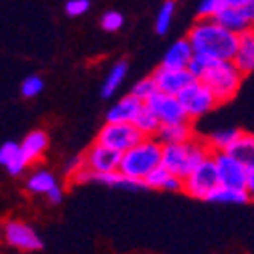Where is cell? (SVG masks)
Instances as JSON below:
<instances>
[{
  "instance_id": "obj_8",
  "label": "cell",
  "mask_w": 254,
  "mask_h": 254,
  "mask_svg": "<svg viewBox=\"0 0 254 254\" xmlns=\"http://www.w3.org/2000/svg\"><path fill=\"white\" fill-rule=\"evenodd\" d=\"M212 162H214L220 186L244 190V182H246L248 170L236 160L232 153H228V151H216V153H212Z\"/></svg>"
},
{
  "instance_id": "obj_31",
  "label": "cell",
  "mask_w": 254,
  "mask_h": 254,
  "mask_svg": "<svg viewBox=\"0 0 254 254\" xmlns=\"http://www.w3.org/2000/svg\"><path fill=\"white\" fill-rule=\"evenodd\" d=\"M101 26L105 33H117V30H121L123 26V14L117 12V10H109L101 16Z\"/></svg>"
},
{
  "instance_id": "obj_17",
  "label": "cell",
  "mask_w": 254,
  "mask_h": 254,
  "mask_svg": "<svg viewBox=\"0 0 254 254\" xmlns=\"http://www.w3.org/2000/svg\"><path fill=\"white\" fill-rule=\"evenodd\" d=\"M160 139L162 145H168V143H186L192 137H196V131H194V125L192 121H180V123H172V125H162L160 131L155 135Z\"/></svg>"
},
{
  "instance_id": "obj_10",
  "label": "cell",
  "mask_w": 254,
  "mask_h": 254,
  "mask_svg": "<svg viewBox=\"0 0 254 254\" xmlns=\"http://www.w3.org/2000/svg\"><path fill=\"white\" fill-rule=\"evenodd\" d=\"M162 125H172V123H180V121H188L184 107L180 103L178 97L174 95H166V93H153L151 97L143 103Z\"/></svg>"
},
{
  "instance_id": "obj_7",
  "label": "cell",
  "mask_w": 254,
  "mask_h": 254,
  "mask_svg": "<svg viewBox=\"0 0 254 254\" xmlns=\"http://www.w3.org/2000/svg\"><path fill=\"white\" fill-rule=\"evenodd\" d=\"M141 139H143V135L133 123H109V121H105V125L97 133V143L107 145L119 153L133 147Z\"/></svg>"
},
{
  "instance_id": "obj_36",
  "label": "cell",
  "mask_w": 254,
  "mask_h": 254,
  "mask_svg": "<svg viewBox=\"0 0 254 254\" xmlns=\"http://www.w3.org/2000/svg\"><path fill=\"white\" fill-rule=\"evenodd\" d=\"M226 6H236V8H242V6H248L252 4L254 0H224Z\"/></svg>"
},
{
  "instance_id": "obj_14",
  "label": "cell",
  "mask_w": 254,
  "mask_h": 254,
  "mask_svg": "<svg viewBox=\"0 0 254 254\" xmlns=\"http://www.w3.org/2000/svg\"><path fill=\"white\" fill-rule=\"evenodd\" d=\"M232 63L244 75L254 73V28L244 30V33L238 35V47Z\"/></svg>"
},
{
  "instance_id": "obj_3",
  "label": "cell",
  "mask_w": 254,
  "mask_h": 254,
  "mask_svg": "<svg viewBox=\"0 0 254 254\" xmlns=\"http://www.w3.org/2000/svg\"><path fill=\"white\" fill-rule=\"evenodd\" d=\"M212 155L206 139L192 137L186 143H168L162 147V166L168 168L178 178H186L194 168H198L204 160Z\"/></svg>"
},
{
  "instance_id": "obj_35",
  "label": "cell",
  "mask_w": 254,
  "mask_h": 254,
  "mask_svg": "<svg viewBox=\"0 0 254 254\" xmlns=\"http://www.w3.org/2000/svg\"><path fill=\"white\" fill-rule=\"evenodd\" d=\"M45 198H47L51 204H61V202H63V188H61V186L53 188V190H51V192H49Z\"/></svg>"
},
{
  "instance_id": "obj_27",
  "label": "cell",
  "mask_w": 254,
  "mask_h": 254,
  "mask_svg": "<svg viewBox=\"0 0 254 254\" xmlns=\"http://www.w3.org/2000/svg\"><path fill=\"white\" fill-rule=\"evenodd\" d=\"M174 14H176V2L174 0H166V2L160 6L157 10V16H155V30L157 35H166L170 26H172V20H174Z\"/></svg>"
},
{
  "instance_id": "obj_9",
  "label": "cell",
  "mask_w": 254,
  "mask_h": 254,
  "mask_svg": "<svg viewBox=\"0 0 254 254\" xmlns=\"http://www.w3.org/2000/svg\"><path fill=\"white\" fill-rule=\"evenodd\" d=\"M2 238L8 246L22 250V252H37L43 248V240L39 232L20 220H8L2 226Z\"/></svg>"
},
{
  "instance_id": "obj_33",
  "label": "cell",
  "mask_w": 254,
  "mask_h": 254,
  "mask_svg": "<svg viewBox=\"0 0 254 254\" xmlns=\"http://www.w3.org/2000/svg\"><path fill=\"white\" fill-rule=\"evenodd\" d=\"M244 192H246V196H248V202H254V168L248 170V174H246Z\"/></svg>"
},
{
  "instance_id": "obj_13",
  "label": "cell",
  "mask_w": 254,
  "mask_h": 254,
  "mask_svg": "<svg viewBox=\"0 0 254 254\" xmlns=\"http://www.w3.org/2000/svg\"><path fill=\"white\" fill-rule=\"evenodd\" d=\"M216 20L228 28L230 33H244V30H250L254 28V2L248 4V6H242V8H236V6H224L220 10V14L216 16Z\"/></svg>"
},
{
  "instance_id": "obj_32",
  "label": "cell",
  "mask_w": 254,
  "mask_h": 254,
  "mask_svg": "<svg viewBox=\"0 0 254 254\" xmlns=\"http://www.w3.org/2000/svg\"><path fill=\"white\" fill-rule=\"evenodd\" d=\"M89 8H91L89 0H67V2H65V12H67V16H71V18L83 16Z\"/></svg>"
},
{
  "instance_id": "obj_19",
  "label": "cell",
  "mask_w": 254,
  "mask_h": 254,
  "mask_svg": "<svg viewBox=\"0 0 254 254\" xmlns=\"http://www.w3.org/2000/svg\"><path fill=\"white\" fill-rule=\"evenodd\" d=\"M192 57H194L192 45L188 43V39H180V41H176L166 51L164 61H162V67H168V69H188Z\"/></svg>"
},
{
  "instance_id": "obj_20",
  "label": "cell",
  "mask_w": 254,
  "mask_h": 254,
  "mask_svg": "<svg viewBox=\"0 0 254 254\" xmlns=\"http://www.w3.org/2000/svg\"><path fill=\"white\" fill-rule=\"evenodd\" d=\"M143 186L151 190H164V192H182V178H178L164 166H157L143 180Z\"/></svg>"
},
{
  "instance_id": "obj_34",
  "label": "cell",
  "mask_w": 254,
  "mask_h": 254,
  "mask_svg": "<svg viewBox=\"0 0 254 254\" xmlns=\"http://www.w3.org/2000/svg\"><path fill=\"white\" fill-rule=\"evenodd\" d=\"M85 166H83V155L81 157H73V160L67 164V168H65V172H67V176L69 178H73L77 172H81Z\"/></svg>"
},
{
  "instance_id": "obj_1",
  "label": "cell",
  "mask_w": 254,
  "mask_h": 254,
  "mask_svg": "<svg viewBox=\"0 0 254 254\" xmlns=\"http://www.w3.org/2000/svg\"><path fill=\"white\" fill-rule=\"evenodd\" d=\"M188 43L192 45L196 55H204L214 61H232L238 47V35L230 33L216 18H200L190 28Z\"/></svg>"
},
{
  "instance_id": "obj_22",
  "label": "cell",
  "mask_w": 254,
  "mask_h": 254,
  "mask_svg": "<svg viewBox=\"0 0 254 254\" xmlns=\"http://www.w3.org/2000/svg\"><path fill=\"white\" fill-rule=\"evenodd\" d=\"M59 182L57 178L49 172V170H37L28 176L26 180V190L30 194H35V196H47L53 188H57Z\"/></svg>"
},
{
  "instance_id": "obj_11",
  "label": "cell",
  "mask_w": 254,
  "mask_h": 254,
  "mask_svg": "<svg viewBox=\"0 0 254 254\" xmlns=\"http://www.w3.org/2000/svg\"><path fill=\"white\" fill-rule=\"evenodd\" d=\"M119 160H121L119 151L95 141L83 155V166L91 174H109L119 170Z\"/></svg>"
},
{
  "instance_id": "obj_2",
  "label": "cell",
  "mask_w": 254,
  "mask_h": 254,
  "mask_svg": "<svg viewBox=\"0 0 254 254\" xmlns=\"http://www.w3.org/2000/svg\"><path fill=\"white\" fill-rule=\"evenodd\" d=\"M162 143L157 137H143L133 147L121 153L119 160V174L133 182H141L157 168L162 166Z\"/></svg>"
},
{
  "instance_id": "obj_16",
  "label": "cell",
  "mask_w": 254,
  "mask_h": 254,
  "mask_svg": "<svg viewBox=\"0 0 254 254\" xmlns=\"http://www.w3.org/2000/svg\"><path fill=\"white\" fill-rule=\"evenodd\" d=\"M141 107H143V103L139 101V99H135L133 95L129 93L127 97H123V99H119L109 111H107V121L109 123H133V119H135V115L141 111Z\"/></svg>"
},
{
  "instance_id": "obj_21",
  "label": "cell",
  "mask_w": 254,
  "mask_h": 254,
  "mask_svg": "<svg viewBox=\"0 0 254 254\" xmlns=\"http://www.w3.org/2000/svg\"><path fill=\"white\" fill-rule=\"evenodd\" d=\"M228 153H232L246 170H252L254 168V133L240 131L236 141L230 145Z\"/></svg>"
},
{
  "instance_id": "obj_25",
  "label": "cell",
  "mask_w": 254,
  "mask_h": 254,
  "mask_svg": "<svg viewBox=\"0 0 254 254\" xmlns=\"http://www.w3.org/2000/svg\"><path fill=\"white\" fill-rule=\"evenodd\" d=\"M208 202H218V204H246L248 202V196H246L244 190L218 186L214 192L210 194Z\"/></svg>"
},
{
  "instance_id": "obj_12",
  "label": "cell",
  "mask_w": 254,
  "mask_h": 254,
  "mask_svg": "<svg viewBox=\"0 0 254 254\" xmlns=\"http://www.w3.org/2000/svg\"><path fill=\"white\" fill-rule=\"evenodd\" d=\"M157 93H166V95H178L194 81V77L190 75L188 69H168V67H157V71L151 75Z\"/></svg>"
},
{
  "instance_id": "obj_23",
  "label": "cell",
  "mask_w": 254,
  "mask_h": 254,
  "mask_svg": "<svg viewBox=\"0 0 254 254\" xmlns=\"http://www.w3.org/2000/svg\"><path fill=\"white\" fill-rule=\"evenodd\" d=\"M127 77V63L125 61H117L115 65L109 69V73L105 75V81L101 85V97L109 99L117 93V89L121 87V83Z\"/></svg>"
},
{
  "instance_id": "obj_15",
  "label": "cell",
  "mask_w": 254,
  "mask_h": 254,
  "mask_svg": "<svg viewBox=\"0 0 254 254\" xmlns=\"http://www.w3.org/2000/svg\"><path fill=\"white\" fill-rule=\"evenodd\" d=\"M18 145H20L24 162L26 164H35L45 155V151L49 147V135L43 129H35V131H30L28 135H24V139Z\"/></svg>"
},
{
  "instance_id": "obj_4",
  "label": "cell",
  "mask_w": 254,
  "mask_h": 254,
  "mask_svg": "<svg viewBox=\"0 0 254 254\" xmlns=\"http://www.w3.org/2000/svg\"><path fill=\"white\" fill-rule=\"evenodd\" d=\"M242 79H244V73L232 61H214L198 81H202L210 89V93L214 95V99L218 103H226L238 93Z\"/></svg>"
},
{
  "instance_id": "obj_5",
  "label": "cell",
  "mask_w": 254,
  "mask_h": 254,
  "mask_svg": "<svg viewBox=\"0 0 254 254\" xmlns=\"http://www.w3.org/2000/svg\"><path fill=\"white\" fill-rule=\"evenodd\" d=\"M218 176L212 162V155L204 160L198 168H194L184 180H182V192L192 196L196 200H208L210 194L218 188Z\"/></svg>"
},
{
  "instance_id": "obj_18",
  "label": "cell",
  "mask_w": 254,
  "mask_h": 254,
  "mask_svg": "<svg viewBox=\"0 0 254 254\" xmlns=\"http://www.w3.org/2000/svg\"><path fill=\"white\" fill-rule=\"evenodd\" d=\"M0 166H2L10 176H22L26 170V162L22 157L20 145L16 141H4L0 145Z\"/></svg>"
},
{
  "instance_id": "obj_30",
  "label": "cell",
  "mask_w": 254,
  "mask_h": 254,
  "mask_svg": "<svg viewBox=\"0 0 254 254\" xmlns=\"http://www.w3.org/2000/svg\"><path fill=\"white\" fill-rule=\"evenodd\" d=\"M224 6H226L224 0H200V4H198V16L200 18H216Z\"/></svg>"
},
{
  "instance_id": "obj_26",
  "label": "cell",
  "mask_w": 254,
  "mask_h": 254,
  "mask_svg": "<svg viewBox=\"0 0 254 254\" xmlns=\"http://www.w3.org/2000/svg\"><path fill=\"white\" fill-rule=\"evenodd\" d=\"M133 125L137 127V129L141 131V135L143 137H155L157 135V131H160V127H162V123L157 121V117L143 105L141 107V111L135 115V119H133Z\"/></svg>"
},
{
  "instance_id": "obj_6",
  "label": "cell",
  "mask_w": 254,
  "mask_h": 254,
  "mask_svg": "<svg viewBox=\"0 0 254 254\" xmlns=\"http://www.w3.org/2000/svg\"><path fill=\"white\" fill-rule=\"evenodd\" d=\"M178 99H180V103L184 107V113H186V117L190 121L208 115L218 105V101L214 99V95L210 93V89L202 81H198V79H194L192 83H190L178 95Z\"/></svg>"
},
{
  "instance_id": "obj_29",
  "label": "cell",
  "mask_w": 254,
  "mask_h": 254,
  "mask_svg": "<svg viewBox=\"0 0 254 254\" xmlns=\"http://www.w3.org/2000/svg\"><path fill=\"white\" fill-rule=\"evenodd\" d=\"M153 93H157V89H155V83H153L151 77H145V79L137 81V83L133 85V89H131V95H133L135 99H139L141 103H145Z\"/></svg>"
},
{
  "instance_id": "obj_24",
  "label": "cell",
  "mask_w": 254,
  "mask_h": 254,
  "mask_svg": "<svg viewBox=\"0 0 254 254\" xmlns=\"http://www.w3.org/2000/svg\"><path fill=\"white\" fill-rule=\"evenodd\" d=\"M238 135H240V129H234V127H228V129H218V131H214L206 139V143H208L212 153H216V151H228Z\"/></svg>"
},
{
  "instance_id": "obj_28",
  "label": "cell",
  "mask_w": 254,
  "mask_h": 254,
  "mask_svg": "<svg viewBox=\"0 0 254 254\" xmlns=\"http://www.w3.org/2000/svg\"><path fill=\"white\" fill-rule=\"evenodd\" d=\"M43 89H45V81H43V77H39V75H28V77L20 83V95H22L24 99L37 97V95L43 93Z\"/></svg>"
}]
</instances>
